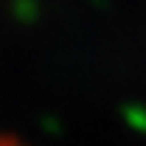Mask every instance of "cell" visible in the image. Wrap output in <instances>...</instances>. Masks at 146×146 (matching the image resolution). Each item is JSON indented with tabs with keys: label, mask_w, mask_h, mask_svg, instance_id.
Listing matches in <instances>:
<instances>
[{
	"label": "cell",
	"mask_w": 146,
	"mask_h": 146,
	"mask_svg": "<svg viewBox=\"0 0 146 146\" xmlns=\"http://www.w3.org/2000/svg\"><path fill=\"white\" fill-rule=\"evenodd\" d=\"M0 146H20L17 141H11V138H0Z\"/></svg>",
	"instance_id": "cell-1"
}]
</instances>
